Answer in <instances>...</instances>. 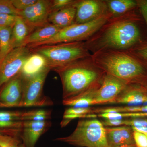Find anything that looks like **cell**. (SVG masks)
Returning <instances> with one entry per match:
<instances>
[{"label": "cell", "instance_id": "obj_6", "mask_svg": "<svg viewBox=\"0 0 147 147\" xmlns=\"http://www.w3.org/2000/svg\"><path fill=\"white\" fill-rule=\"evenodd\" d=\"M112 15L109 12L93 21L83 24H74L61 29L49 39L36 44L28 45L29 48L62 43L85 41L89 39L104 25Z\"/></svg>", "mask_w": 147, "mask_h": 147}, {"label": "cell", "instance_id": "obj_7", "mask_svg": "<svg viewBox=\"0 0 147 147\" xmlns=\"http://www.w3.org/2000/svg\"><path fill=\"white\" fill-rule=\"evenodd\" d=\"M50 70L48 67L34 76L22 78V97L19 107H44L54 105L52 100L45 96L43 92L45 80Z\"/></svg>", "mask_w": 147, "mask_h": 147}, {"label": "cell", "instance_id": "obj_22", "mask_svg": "<svg viewBox=\"0 0 147 147\" xmlns=\"http://www.w3.org/2000/svg\"><path fill=\"white\" fill-rule=\"evenodd\" d=\"M32 32L26 22L21 16L17 15L12 28V41L13 49L21 47L24 40Z\"/></svg>", "mask_w": 147, "mask_h": 147}, {"label": "cell", "instance_id": "obj_18", "mask_svg": "<svg viewBox=\"0 0 147 147\" xmlns=\"http://www.w3.org/2000/svg\"><path fill=\"white\" fill-rule=\"evenodd\" d=\"M48 67L49 66L45 57L40 54L32 53L24 63L20 73L22 78H29Z\"/></svg>", "mask_w": 147, "mask_h": 147}, {"label": "cell", "instance_id": "obj_25", "mask_svg": "<svg viewBox=\"0 0 147 147\" xmlns=\"http://www.w3.org/2000/svg\"><path fill=\"white\" fill-rule=\"evenodd\" d=\"M52 111L44 109H36L28 111H22L21 121H49L51 119Z\"/></svg>", "mask_w": 147, "mask_h": 147}, {"label": "cell", "instance_id": "obj_14", "mask_svg": "<svg viewBox=\"0 0 147 147\" xmlns=\"http://www.w3.org/2000/svg\"><path fill=\"white\" fill-rule=\"evenodd\" d=\"M147 103V89L140 84H128L111 104L139 105Z\"/></svg>", "mask_w": 147, "mask_h": 147}, {"label": "cell", "instance_id": "obj_20", "mask_svg": "<svg viewBox=\"0 0 147 147\" xmlns=\"http://www.w3.org/2000/svg\"><path fill=\"white\" fill-rule=\"evenodd\" d=\"M105 2L112 17L123 15L137 8V1L134 0H107Z\"/></svg>", "mask_w": 147, "mask_h": 147}, {"label": "cell", "instance_id": "obj_1", "mask_svg": "<svg viewBox=\"0 0 147 147\" xmlns=\"http://www.w3.org/2000/svg\"><path fill=\"white\" fill-rule=\"evenodd\" d=\"M140 15L134 9L123 15L111 17L84 41L86 48L92 54L105 50H131L147 42L144 21Z\"/></svg>", "mask_w": 147, "mask_h": 147}, {"label": "cell", "instance_id": "obj_34", "mask_svg": "<svg viewBox=\"0 0 147 147\" xmlns=\"http://www.w3.org/2000/svg\"><path fill=\"white\" fill-rule=\"evenodd\" d=\"M142 85L145 88H146L147 89V80L144 82V84H142V85Z\"/></svg>", "mask_w": 147, "mask_h": 147}, {"label": "cell", "instance_id": "obj_17", "mask_svg": "<svg viewBox=\"0 0 147 147\" xmlns=\"http://www.w3.org/2000/svg\"><path fill=\"white\" fill-rule=\"evenodd\" d=\"M75 2L64 8L52 11L48 17V22L61 29L74 24L76 13Z\"/></svg>", "mask_w": 147, "mask_h": 147}, {"label": "cell", "instance_id": "obj_8", "mask_svg": "<svg viewBox=\"0 0 147 147\" xmlns=\"http://www.w3.org/2000/svg\"><path fill=\"white\" fill-rule=\"evenodd\" d=\"M32 53L26 46L14 48L0 63V90L21 72L24 63Z\"/></svg>", "mask_w": 147, "mask_h": 147}, {"label": "cell", "instance_id": "obj_5", "mask_svg": "<svg viewBox=\"0 0 147 147\" xmlns=\"http://www.w3.org/2000/svg\"><path fill=\"white\" fill-rule=\"evenodd\" d=\"M53 141L79 147H110L106 139L105 126L101 121L94 118L80 120L70 135L57 138Z\"/></svg>", "mask_w": 147, "mask_h": 147}, {"label": "cell", "instance_id": "obj_28", "mask_svg": "<svg viewBox=\"0 0 147 147\" xmlns=\"http://www.w3.org/2000/svg\"><path fill=\"white\" fill-rule=\"evenodd\" d=\"M12 4L18 11L24 10L36 2L37 0H11Z\"/></svg>", "mask_w": 147, "mask_h": 147}, {"label": "cell", "instance_id": "obj_10", "mask_svg": "<svg viewBox=\"0 0 147 147\" xmlns=\"http://www.w3.org/2000/svg\"><path fill=\"white\" fill-rule=\"evenodd\" d=\"M52 12V1L37 0L36 3L24 10L18 11L32 32L50 24L48 19Z\"/></svg>", "mask_w": 147, "mask_h": 147}, {"label": "cell", "instance_id": "obj_19", "mask_svg": "<svg viewBox=\"0 0 147 147\" xmlns=\"http://www.w3.org/2000/svg\"><path fill=\"white\" fill-rule=\"evenodd\" d=\"M61 29L59 27L50 24L37 29L27 37L22 46L36 44L49 39L57 34Z\"/></svg>", "mask_w": 147, "mask_h": 147}, {"label": "cell", "instance_id": "obj_21", "mask_svg": "<svg viewBox=\"0 0 147 147\" xmlns=\"http://www.w3.org/2000/svg\"><path fill=\"white\" fill-rule=\"evenodd\" d=\"M94 109L88 108L69 107L64 113L62 121L61 123V127H65L71 120L75 119H91L96 117Z\"/></svg>", "mask_w": 147, "mask_h": 147}, {"label": "cell", "instance_id": "obj_15", "mask_svg": "<svg viewBox=\"0 0 147 147\" xmlns=\"http://www.w3.org/2000/svg\"><path fill=\"white\" fill-rule=\"evenodd\" d=\"M106 139L110 147L135 145L132 127L123 125L105 127Z\"/></svg>", "mask_w": 147, "mask_h": 147}, {"label": "cell", "instance_id": "obj_9", "mask_svg": "<svg viewBox=\"0 0 147 147\" xmlns=\"http://www.w3.org/2000/svg\"><path fill=\"white\" fill-rule=\"evenodd\" d=\"M128 85L122 80L105 73L99 88L91 92L95 105L111 104Z\"/></svg>", "mask_w": 147, "mask_h": 147}, {"label": "cell", "instance_id": "obj_11", "mask_svg": "<svg viewBox=\"0 0 147 147\" xmlns=\"http://www.w3.org/2000/svg\"><path fill=\"white\" fill-rule=\"evenodd\" d=\"M76 8L74 24H83L93 21L108 12L105 1H76Z\"/></svg>", "mask_w": 147, "mask_h": 147}, {"label": "cell", "instance_id": "obj_3", "mask_svg": "<svg viewBox=\"0 0 147 147\" xmlns=\"http://www.w3.org/2000/svg\"><path fill=\"white\" fill-rule=\"evenodd\" d=\"M60 76L63 100L70 99L100 86L105 72L90 58L82 59L53 69Z\"/></svg>", "mask_w": 147, "mask_h": 147}, {"label": "cell", "instance_id": "obj_2", "mask_svg": "<svg viewBox=\"0 0 147 147\" xmlns=\"http://www.w3.org/2000/svg\"><path fill=\"white\" fill-rule=\"evenodd\" d=\"M91 59L105 73L127 84L142 85L147 80V64L129 50H100L92 54Z\"/></svg>", "mask_w": 147, "mask_h": 147}, {"label": "cell", "instance_id": "obj_23", "mask_svg": "<svg viewBox=\"0 0 147 147\" xmlns=\"http://www.w3.org/2000/svg\"><path fill=\"white\" fill-rule=\"evenodd\" d=\"M12 27H0V63L13 50Z\"/></svg>", "mask_w": 147, "mask_h": 147}, {"label": "cell", "instance_id": "obj_12", "mask_svg": "<svg viewBox=\"0 0 147 147\" xmlns=\"http://www.w3.org/2000/svg\"><path fill=\"white\" fill-rule=\"evenodd\" d=\"M23 85L21 73L4 85L0 90V108L19 107L22 97Z\"/></svg>", "mask_w": 147, "mask_h": 147}, {"label": "cell", "instance_id": "obj_4", "mask_svg": "<svg viewBox=\"0 0 147 147\" xmlns=\"http://www.w3.org/2000/svg\"><path fill=\"white\" fill-rule=\"evenodd\" d=\"M30 49L32 53L45 57L51 70L79 60L90 57L92 55L86 48L84 41L41 45Z\"/></svg>", "mask_w": 147, "mask_h": 147}, {"label": "cell", "instance_id": "obj_16", "mask_svg": "<svg viewBox=\"0 0 147 147\" xmlns=\"http://www.w3.org/2000/svg\"><path fill=\"white\" fill-rule=\"evenodd\" d=\"M22 112L0 111V133L20 138Z\"/></svg>", "mask_w": 147, "mask_h": 147}, {"label": "cell", "instance_id": "obj_32", "mask_svg": "<svg viewBox=\"0 0 147 147\" xmlns=\"http://www.w3.org/2000/svg\"><path fill=\"white\" fill-rule=\"evenodd\" d=\"M75 1L73 0H53L52 1V11L64 8L72 4Z\"/></svg>", "mask_w": 147, "mask_h": 147}, {"label": "cell", "instance_id": "obj_33", "mask_svg": "<svg viewBox=\"0 0 147 147\" xmlns=\"http://www.w3.org/2000/svg\"><path fill=\"white\" fill-rule=\"evenodd\" d=\"M117 147H137L135 145H124V146H121Z\"/></svg>", "mask_w": 147, "mask_h": 147}, {"label": "cell", "instance_id": "obj_26", "mask_svg": "<svg viewBox=\"0 0 147 147\" xmlns=\"http://www.w3.org/2000/svg\"><path fill=\"white\" fill-rule=\"evenodd\" d=\"M0 147H24L19 137L0 133Z\"/></svg>", "mask_w": 147, "mask_h": 147}, {"label": "cell", "instance_id": "obj_13", "mask_svg": "<svg viewBox=\"0 0 147 147\" xmlns=\"http://www.w3.org/2000/svg\"><path fill=\"white\" fill-rule=\"evenodd\" d=\"M52 126L50 121H24L19 133V137L24 147H35L40 137Z\"/></svg>", "mask_w": 147, "mask_h": 147}, {"label": "cell", "instance_id": "obj_30", "mask_svg": "<svg viewBox=\"0 0 147 147\" xmlns=\"http://www.w3.org/2000/svg\"><path fill=\"white\" fill-rule=\"evenodd\" d=\"M129 51L147 64V42Z\"/></svg>", "mask_w": 147, "mask_h": 147}, {"label": "cell", "instance_id": "obj_24", "mask_svg": "<svg viewBox=\"0 0 147 147\" xmlns=\"http://www.w3.org/2000/svg\"><path fill=\"white\" fill-rule=\"evenodd\" d=\"M94 89L90 90L73 98L63 100V104L69 107L76 108H88L91 105H94V101L91 95L92 91Z\"/></svg>", "mask_w": 147, "mask_h": 147}, {"label": "cell", "instance_id": "obj_31", "mask_svg": "<svg viewBox=\"0 0 147 147\" xmlns=\"http://www.w3.org/2000/svg\"><path fill=\"white\" fill-rule=\"evenodd\" d=\"M137 8L147 28V0H137Z\"/></svg>", "mask_w": 147, "mask_h": 147}, {"label": "cell", "instance_id": "obj_27", "mask_svg": "<svg viewBox=\"0 0 147 147\" xmlns=\"http://www.w3.org/2000/svg\"><path fill=\"white\" fill-rule=\"evenodd\" d=\"M0 13L17 16L18 11L13 6L11 0H0Z\"/></svg>", "mask_w": 147, "mask_h": 147}, {"label": "cell", "instance_id": "obj_29", "mask_svg": "<svg viewBox=\"0 0 147 147\" xmlns=\"http://www.w3.org/2000/svg\"><path fill=\"white\" fill-rule=\"evenodd\" d=\"M16 17V15L0 13V27L13 28Z\"/></svg>", "mask_w": 147, "mask_h": 147}]
</instances>
